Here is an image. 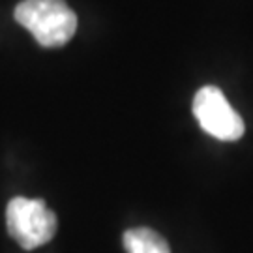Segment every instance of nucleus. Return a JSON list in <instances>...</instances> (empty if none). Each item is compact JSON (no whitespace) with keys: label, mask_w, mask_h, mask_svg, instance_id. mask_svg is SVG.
<instances>
[{"label":"nucleus","mask_w":253,"mask_h":253,"mask_svg":"<svg viewBox=\"0 0 253 253\" xmlns=\"http://www.w3.org/2000/svg\"><path fill=\"white\" fill-rule=\"evenodd\" d=\"M15 21L43 47L66 45L77 30V15L66 0H23L15 8Z\"/></svg>","instance_id":"f257e3e1"},{"label":"nucleus","mask_w":253,"mask_h":253,"mask_svg":"<svg viewBox=\"0 0 253 253\" xmlns=\"http://www.w3.org/2000/svg\"><path fill=\"white\" fill-rule=\"evenodd\" d=\"M6 227L23 250H36L53 240L56 216L42 199L15 197L6 208Z\"/></svg>","instance_id":"f03ea898"},{"label":"nucleus","mask_w":253,"mask_h":253,"mask_svg":"<svg viewBox=\"0 0 253 253\" xmlns=\"http://www.w3.org/2000/svg\"><path fill=\"white\" fill-rule=\"evenodd\" d=\"M193 115L201 127L219 141H238L244 135V120L217 86H203L195 94Z\"/></svg>","instance_id":"7ed1b4c3"},{"label":"nucleus","mask_w":253,"mask_h":253,"mask_svg":"<svg viewBox=\"0 0 253 253\" xmlns=\"http://www.w3.org/2000/svg\"><path fill=\"white\" fill-rule=\"evenodd\" d=\"M124 248L126 253H171L165 238L148 227H135L126 231Z\"/></svg>","instance_id":"20e7f679"}]
</instances>
